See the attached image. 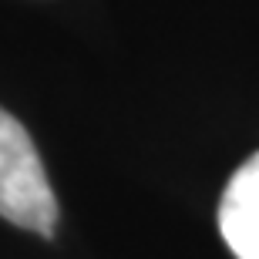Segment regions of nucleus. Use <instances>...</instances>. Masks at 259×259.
<instances>
[{
	"mask_svg": "<svg viewBox=\"0 0 259 259\" xmlns=\"http://www.w3.org/2000/svg\"><path fill=\"white\" fill-rule=\"evenodd\" d=\"M0 219L44 239L58 229V199L27 128L0 108Z\"/></svg>",
	"mask_w": 259,
	"mask_h": 259,
	"instance_id": "nucleus-1",
	"label": "nucleus"
},
{
	"mask_svg": "<svg viewBox=\"0 0 259 259\" xmlns=\"http://www.w3.org/2000/svg\"><path fill=\"white\" fill-rule=\"evenodd\" d=\"M219 232L236 259H259V152L232 172L222 192Z\"/></svg>",
	"mask_w": 259,
	"mask_h": 259,
	"instance_id": "nucleus-2",
	"label": "nucleus"
}]
</instances>
